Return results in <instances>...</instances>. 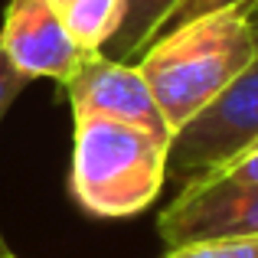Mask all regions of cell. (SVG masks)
Listing matches in <instances>:
<instances>
[{"instance_id": "4", "label": "cell", "mask_w": 258, "mask_h": 258, "mask_svg": "<svg viewBox=\"0 0 258 258\" xmlns=\"http://www.w3.org/2000/svg\"><path fill=\"white\" fill-rule=\"evenodd\" d=\"M62 92L72 105V114H98V118L144 127L154 138L164 141L173 138L141 69L118 62V59L105 56L101 49L85 52L82 62L62 82Z\"/></svg>"}, {"instance_id": "9", "label": "cell", "mask_w": 258, "mask_h": 258, "mask_svg": "<svg viewBox=\"0 0 258 258\" xmlns=\"http://www.w3.org/2000/svg\"><path fill=\"white\" fill-rule=\"evenodd\" d=\"M160 258H258V235H219V239L183 242Z\"/></svg>"}, {"instance_id": "12", "label": "cell", "mask_w": 258, "mask_h": 258, "mask_svg": "<svg viewBox=\"0 0 258 258\" xmlns=\"http://www.w3.org/2000/svg\"><path fill=\"white\" fill-rule=\"evenodd\" d=\"M30 82H33V79H26L23 72H17V69H13V66L4 59V52H0V121H4L7 108L17 101V95L23 92ZM4 255H10V248H7V242H4V232H0V258H4Z\"/></svg>"}, {"instance_id": "8", "label": "cell", "mask_w": 258, "mask_h": 258, "mask_svg": "<svg viewBox=\"0 0 258 258\" xmlns=\"http://www.w3.org/2000/svg\"><path fill=\"white\" fill-rule=\"evenodd\" d=\"M173 4L176 0H124L121 26L101 52L118 62H124V56H141V49L154 39L160 20L170 13Z\"/></svg>"}, {"instance_id": "13", "label": "cell", "mask_w": 258, "mask_h": 258, "mask_svg": "<svg viewBox=\"0 0 258 258\" xmlns=\"http://www.w3.org/2000/svg\"><path fill=\"white\" fill-rule=\"evenodd\" d=\"M245 13H248V26H252V36H255V46H258V0L252 7H245Z\"/></svg>"}, {"instance_id": "6", "label": "cell", "mask_w": 258, "mask_h": 258, "mask_svg": "<svg viewBox=\"0 0 258 258\" xmlns=\"http://www.w3.org/2000/svg\"><path fill=\"white\" fill-rule=\"evenodd\" d=\"M0 52L26 79H56L62 85L88 49L66 33L46 0H10L0 30Z\"/></svg>"}, {"instance_id": "2", "label": "cell", "mask_w": 258, "mask_h": 258, "mask_svg": "<svg viewBox=\"0 0 258 258\" xmlns=\"http://www.w3.org/2000/svg\"><path fill=\"white\" fill-rule=\"evenodd\" d=\"M72 200L95 219L144 213L167 183L170 141L98 114H72Z\"/></svg>"}, {"instance_id": "7", "label": "cell", "mask_w": 258, "mask_h": 258, "mask_svg": "<svg viewBox=\"0 0 258 258\" xmlns=\"http://www.w3.org/2000/svg\"><path fill=\"white\" fill-rule=\"evenodd\" d=\"M46 4L62 20L66 33L88 52H98L111 43L124 13V0H46Z\"/></svg>"}, {"instance_id": "11", "label": "cell", "mask_w": 258, "mask_h": 258, "mask_svg": "<svg viewBox=\"0 0 258 258\" xmlns=\"http://www.w3.org/2000/svg\"><path fill=\"white\" fill-rule=\"evenodd\" d=\"M252 4H255V0H176V4L170 7V13L160 20L157 33L173 30V26L186 23V20H196V17H203V13L232 10V7H252ZM157 33H154V36H157Z\"/></svg>"}, {"instance_id": "1", "label": "cell", "mask_w": 258, "mask_h": 258, "mask_svg": "<svg viewBox=\"0 0 258 258\" xmlns=\"http://www.w3.org/2000/svg\"><path fill=\"white\" fill-rule=\"evenodd\" d=\"M258 46L245 7L203 13L164 30L141 49L138 69L157 101L170 134L219 98L248 66Z\"/></svg>"}, {"instance_id": "10", "label": "cell", "mask_w": 258, "mask_h": 258, "mask_svg": "<svg viewBox=\"0 0 258 258\" xmlns=\"http://www.w3.org/2000/svg\"><path fill=\"white\" fill-rule=\"evenodd\" d=\"M196 183H226V186H248V183H258V141L248 144L245 151H239L232 160H226L219 170H213L209 176H203V180H196Z\"/></svg>"}, {"instance_id": "3", "label": "cell", "mask_w": 258, "mask_h": 258, "mask_svg": "<svg viewBox=\"0 0 258 258\" xmlns=\"http://www.w3.org/2000/svg\"><path fill=\"white\" fill-rule=\"evenodd\" d=\"M258 141V56L219 98H213L196 118L170 138L167 180L176 186L209 176L226 160Z\"/></svg>"}, {"instance_id": "14", "label": "cell", "mask_w": 258, "mask_h": 258, "mask_svg": "<svg viewBox=\"0 0 258 258\" xmlns=\"http://www.w3.org/2000/svg\"><path fill=\"white\" fill-rule=\"evenodd\" d=\"M4 258H13V255H4Z\"/></svg>"}, {"instance_id": "5", "label": "cell", "mask_w": 258, "mask_h": 258, "mask_svg": "<svg viewBox=\"0 0 258 258\" xmlns=\"http://www.w3.org/2000/svg\"><path fill=\"white\" fill-rule=\"evenodd\" d=\"M157 235L167 248L219 235H258V183H189L157 216Z\"/></svg>"}]
</instances>
